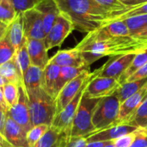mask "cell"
Instances as JSON below:
<instances>
[{
    "mask_svg": "<svg viewBox=\"0 0 147 147\" xmlns=\"http://www.w3.org/2000/svg\"><path fill=\"white\" fill-rule=\"evenodd\" d=\"M99 100L89 97L84 90L72 122L70 136L88 137L96 132L92 123V116Z\"/></svg>",
    "mask_w": 147,
    "mask_h": 147,
    "instance_id": "4",
    "label": "cell"
},
{
    "mask_svg": "<svg viewBox=\"0 0 147 147\" xmlns=\"http://www.w3.org/2000/svg\"><path fill=\"white\" fill-rule=\"evenodd\" d=\"M8 24L3 22L2 21H0V40L5 36L6 33H7V29H8Z\"/></svg>",
    "mask_w": 147,
    "mask_h": 147,
    "instance_id": "44",
    "label": "cell"
},
{
    "mask_svg": "<svg viewBox=\"0 0 147 147\" xmlns=\"http://www.w3.org/2000/svg\"><path fill=\"white\" fill-rule=\"evenodd\" d=\"M92 34L99 38L111 37H127L131 36L128 28L123 20H115L107 25L92 32Z\"/></svg>",
    "mask_w": 147,
    "mask_h": 147,
    "instance_id": "19",
    "label": "cell"
},
{
    "mask_svg": "<svg viewBox=\"0 0 147 147\" xmlns=\"http://www.w3.org/2000/svg\"><path fill=\"white\" fill-rule=\"evenodd\" d=\"M27 47L31 65L44 70L50 59L44 40L27 39Z\"/></svg>",
    "mask_w": 147,
    "mask_h": 147,
    "instance_id": "16",
    "label": "cell"
},
{
    "mask_svg": "<svg viewBox=\"0 0 147 147\" xmlns=\"http://www.w3.org/2000/svg\"><path fill=\"white\" fill-rule=\"evenodd\" d=\"M89 81L78 91V93L76 95V96L66 105V107L55 115V117L53 121V123H52V127H54L56 130H58L59 133L64 134L67 136H70L72 122H73L77 109L78 108L80 100L82 98V96L85 90L86 85L89 83Z\"/></svg>",
    "mask_w": 147,
    "mask_h": 147,
    "instance_id": "6",
    "label": "cell"
},
{
    "mask_svg": "<svg viewBox=\"0 0 147 147\" xmlns=\"http://www.w3.org/2000/svg\"><path fill=\"white\" fill-rule=\"evenodd\" d=\"M136 132V131H135ZM135 132H133L131 134L123 135L118 139H116L115 140H114V145L115 147H129L131 146V144L133 143V141L134 140L135 138Z\"/></svg>",
    "mask_w": 147,
    "mask_h": 147,
    "instance_id": "39",
    "label": "cell"
},
{
    "mask_svg": "<svg viewBox=\"0 0 147 147\" xmlns=\"http://www.w3.org/2000/svg\"><path fill=\"white\" fill-rule=\"evenodd\" d=\"M16 50L9 40L7 34L0 40V65L10 60L16 55Z\"/></svg>",
    "mask_w": 147,
    "mask_h": 147,
    "instance_id": "33",
    "label": "cell"
},
{
    "mask_svg": "<svg viewBox=\"0 0 147 147\" xmlns=\"http://www.w3.org/2000/svg\"><path fill=\"white\" fill-rule=\"evenodd\" d=\"M62 14L74 26V29L89 34L115 20L114 15L95 0H55Z\"/></svg>",
    "mask_w": 147,
    "mask_h": 147,
    "instance_id": "2",
    "label": "cell"
},
{
    "mask_svg": "<svg viewBox=\"0 0 147 147\" xmlns=\"http://www.w3.org/2000/svg\"><path fill=\"white\" fill-rule=\"evenodd\" d=\"M18 90L19 95L17 102L15 106L9 108L6 115L10 117L28 133L33 126L30 118L28 97L23 84L18 85Z\"/></svg>",
    "mask_w": 147,
    "mask_h": 147,
    "instance_id": "8",
    "label": "cell"
},
{
    "mask_svg": "<svg viewBox=\"0 0 147 147\" xmlns=\"http://www.w3.org/2000/svg\"><path fill=\"white\" fill-rule=\"evenodd\" d=\"M23 34L26 39L45 40L43 18L41 13L35 8L22 12Z\"/></svg>",
    "mask_w": 147,
    "mask_h": 147,
    "instance_id": "12",
    "label": "cell"
},
{
    "mask_svg": "<svg viewBox=\"0 0 147 147\" xmlns=\"http://www.w3.org/2000/svg\"><path fill=\"white\" fill-rule=\"evenodd\" d=\"M48 63L57 65L60 67H90L86 65L81 53L76 47L57 52L56 54L49 59Z\"/></svg>",
    "mask_w": 147,
    "mask_h": 147,
    "instance_id": "15",
    "label": "cell"
},
{
    "mask_svg": "<svg viewBox=\"0 0 147 147\" xmlns=\"http://www.w3.org/2000/svg\"><path fill=\"white\" fill-rule=\"evenodd\" d=\"M1 2H2V0H0V3H1Z\"/></svg>",
    "mask_w": 147,
    "mask_h": 147,
    "instance_id": "53",
    "label": "cell"
},
{
    "mask_svg": "<svg viewBox=\"0 0 147 147\" xmlns=\"http://www.w3.org/2000/svg\"><path fill=\"white\" fill-rule=\"evenodd\" d=\"M129 147H147V135L139 128L135 132V138Z\"/></svg>",
    "mask_w": 147,
    "mask_h": 147,
    "instance_id": "40",
    "label": "cell"
},
{
    "mask_svg": "<svg viewBox=\"0 0 147 147\" xmlns=\"http://www.w3.org/2000/svg\"><path fill=\"white\" fill-rule=\"evenodd\" d=\"M75 47L81 53L86 65L90 66L103 57L138 53L144 51L147 49V40L134 36L99 38L90 32Z\"/></svg>",
    "mask_w": 147,
    "mask_h": 147,
    "instance_id": "1",
    "label": "cell"
},
{
    "mask_svg": "<svg viewBox=\"0 0 147 147\" xmlns=\"http://www.w3.org/2000/svg\"><path fill=\"white\" fill-rule=\"evenodd\" d=\"M16 64L21 71V73L22 75V78L29 66L31 65L30 63V59L28 52V47H27V39L23 40L20 47L16 50Z\"/></svg>",
    "mask_w": 147,
    "mask_h": 147,
    "instance_id": "30",
    "label": "cell"
},
{
    "mask_svg": "<svg viewBox=\"0 0 147 147\" xmlns=\"http://www.w3.org/2000/svg\"><path fill=\"white\" fill-rule=\"evenodd\" d=\"M17 14L31 9L43 0H11Z\"/></svg>",
    "mask_w": 147,
    "mask_h": 147,
    "instance_id": "37",
    "label": "cell"
},
{
    "mask_svg": "<svg viewBox=\"0 0 147 147\" xmlns=\"http://www.w3.org/2000/svg\"><path fill=\"white\" fill-rule=\"evenodd\" d=\"M146 84L147 78L139 80L130 81V82H125L123 84H121V85L115 90L114 95L119 99L120 102L121 103L129 96H131L138 90H140Z\"/></svg>",
    "mask_w": 147,
    "mask_h": 147,
    "instance_id": "24",
    "label": "cell"
},
{
    "mask_svg": "<svg viewBox=\"0 0 147 147\" xmlns=\"http://www.w3.org/2000/svg\"><path fill=\"white\" fill-rule=\"evenodd\" d=\"M0 135H1V136H3V135H2V134H0Z\"/></svg>",
    "mask_w": 147,
    "mask_h": 147,
    "instance_id": "52",
    "label": "cell"
},
{
    "mask_svg": "<svg viewBox=\"0 0 147 147\" xmlns=\"http://www.w3.org/2000/svg\"><path fill=\"white\" fill-rule=\"evenodd\" d=\"M3 135L6 140L15 147H29L27 142V132L8 115Z\"/></svg>",
    "mask_w": 147,
    "mask_h": 147,
    "instance_id": "17",
    "label": "cell"
},
{
    "mask_svg": "<svg viewBox=\"0 0 147 147\" xmlns=\"http://www.w3.org/2000/svg\"><path fill=\"white\" fill-rule=\"evenodd\" d=\"M90 71V67L84 66V67H70V66H65L60 68V72L57 80V84L55 86V99L61 90V89L71 79L75 78L81 73Z\"/></svg>",
    "mask_w": 147,
    "mask_h": 147,
    "instance_id": "23",
    "label": "cell"
},
{
    "mask_svg": "<svg viewBox=\"0 0 147 147\" xmlns=\"http://www.w3.org/2000/svg\"><path fill=\"white\" fill-rule=\"evenodd\" d=\"M17 13L11 0H2L0 3V21L9 25Z\"/></svg>",
    "mask_w": 147,
    "mask_h": 147,
    "instance_id": "32",
    "label": "cell"
},
{
    "mask_svg": "<svg viewBox=\"0 0 147 147\" xmlns=\"http://www.w3.org/2000/svg\"><path fill=\"white\" fill-rule=\"evenodd\" d=\"M62 134L51 126L45 135L33 147H59Z\"/></svg>",
    "mask_w": 147,
    "mask_h": 147,
    "instance_id": "28",
    "label": "cell"
},
{
    "mask_svg": "<svg viewBox=\"0 0 147 147\" xmlns=\"http://www.w3.org/2000/svg\"><path fill=\"white\" fill-rule=\"evenodd\" d=\"M139 128L127 125V124H115L109 127H107L103 130L95 132L90 136L86 137L88 143L90 142H97V141H106L110 142L114 141L116 139L135 132Z\"/></svg>",
    "mask_w": 147,
    "mask_h": 147,
    "instance_id": "13",
    "label": "cell"
},
{
    "mask_svg": "<svg viewBox=\"0 0 147 147\" xmlns=\"http://www.w3.org/2000/svg\"><path fill=\"white\" fill-rule=\"evenodd\" d=\"M147 63V49L141 51L138 53H136L133 62L129 65V67L126 70V71L121 75V77L119 78L120 84H123L127 81V79L131 77L134 73H135L139 69H140L143 65H145Z\"/></svg>",
    "mask_w": 147,
    "mask_h": 147,
    "instance_id": "27",
    "label": "cell"
},
{
    "mask_svg": "<svg viewBox=\"0 0 147 147\" xmlns=\"http://www.w3.org/2000/svg\"><path fill=\"white\" fill-rule=\"evenodd\" d=\"M146 14H147V3L131 8L125 13L119 16L116 18V20H124L127 17H131L134 16H140V15H146Z\"/></svg>",
    "mask_w": 147,
    "mask_h": 147,
    "instance_id": "38",
    "label": "cell"
},
{
    "mask_svg": "<svg viewBox=\"0 0 147 147\" xmlns=\"http://www.w3.org/2000/svg\"><path fill=\"white\" fill-rule=\"evenodd\" d=\"M140 129H141V130H142V131H143V132H144V133H145V134L147 135V127H144V128H140Z\"/></svg>",
    "mask_w": 147,
    "mask_h": 147,
    "instance_id": "51",
    "label": "cell"
},
{
    "mask_svg": "<svg viewBox=\"0 0 147 147\" xmlns=\"http://www.w3.org/2000/svg\"><path fill=\"white\" fill-rule=\"evenodd\" d=\"M73 30L74 26L71 22L60 12L44 40L47 49L49 50L55 47H60L66 37Z\"/></svg>",
    "mask_w": 147,
    "mask_h": 147,
    "instance_id": "10",
    "label": "cell"
},
{
    "mask_svg": "<svg viewBox=\"0 0 147 147\" xmlns=\"http://www.w3.org/2000/svg\"><path fill=\"white\" fill-rule=\"evenodd\" d=\"M34 8L42 15L44 31L47 35L55 22L58 16L60 14V10L55 0H43Z\"/></svg>",
    "mask_w": 147,
    "mask_h": 147,
    "instance_id": "18",
    "label": "cell"
},
{
    "mask_svg": "<svg viewBox=\"0 0 147 147\" xmlns=\"http://www.w3.org/2000/svg\"><path fill=\"white\" fill-rule=\"evenodd\" d=\"M0 109L3 110L4 113L7 114V112L9 111V106L7 105L5 100H4V97H3V90H2V87L0 88Z\"/></svg>",
    "mask_w": 147,
    "mask_h": 147,
    "instance_id": "42",
    "label": "cell"
},
{
    "mask_svg": "<svg viewBox=\"0 0 147 147\" xmlns=\"http://www.w3.org/2000/svg\"><path fill=\"white\" fill-rule=\"evenodd\" d=\"M147 78V63L143 65L140 69H139L135 73H134L131 77H129L126 82H130V81H134V80H139L142 78Z\"/></svg>",
    "mask_w": 147,
    "mask_h": 147,
    "instance_id": "41",
    "label": "cell"
},
{
    "mask_svg": "<svg viewBox=\"0 0 147 147\" xmlns=\"http://www.w3.org/2000/svg\"><path fill=\"white\" fill-rule=\"evenodd\" d=\"M121 102L115 96L101 98L93 112L92 123L96 132L118 124Z\"/></svg>",
    "mask_w": 147,
    "mask_h": 147,
    "instance_id": "5",
    "label": "cell"
},
{
    "mask_svg": "<svg viewBox=\"0 0 147 147\" xmlns=\"http://www.w3.org/2000/svg\"><path fill=\"white\" fill-rule=\"evenodd\" d=\"M28 97V106L32 126L48 125L52 126L56 115V103L43 88L26 90Z\"/></svg>",
    "mask_w": 147,
    "mask_h": 147,
    "instance_id": "3",
    "label": "cell"
},
{
    "mask_svg": "<svg viewBox=\"0 0 147 147\" xmlns=\"http://www.w3.org/2000/svg\"><path fill=\"white\" fill-rule=\"evenodd\" d=\"M134 37L147 40V27H146V28H145L143 30H141L140 32H139L136 35H134Z\"/></svg>",
    "mask_w": 147,
    "mask_h": 147,
    "instance_id": "47",
    "label": "cell"
},
{
    "mask_svg": "<svg viewBox=\"0 0 147 147\" xmlns=\"http://www.w3.org/2000/svg\"><path fill=\"white\" fill-rule=\"evenodd\" d=\"M60 66L48 63L43 70L42 77V88L55 99V86L60 72Z\"/></svg>",
    "mask_w": 147,
    "mask_h": 147,
    "instance_id": "20",
    "label": "cell"
},
{
    "mask_svg": "<svg viewBox=\"0 0 147 147\" xmlns=\"http://www.w3.org/2000/svg\"><path fill=\"white\" fill-rule=\"evenodd\" d=\"M111 142V141H110ZM109 142L106 141H97V142H90L87 144L86 147H104L106 145H108Z\"/></svg>",
    "mask_w": 147,
    "mask_h": 147,
    "instance_id": "45",
    "label": "cell"
},
{
    "mask_svg": "<svg viewBox=\"0 0 147 147\" xmlns=\"http://www.w3.org/2000/svg\"><path fill=\"white\" fill-rule=\"evenodd\" d=\"M2 90H3L4 100L7 105L9 106V108L15 106L17 102L18 95H19L18 84L13 83H7L2 87Z\"/></svg>",
    "mask_w": 147,
    "mask_h": 147,
    "instance_id": "34",
    "label": "cell"
},
{
    "mask_svg": "<svg viewBox=\"0 0 147 147\" xmlns=\"http://www.w3.org/2000/svg\"><path fill=\"white\" fill-rule=\"evenodd\" d=\"M93 73L90 71H86L75 78L69 81L58 94L55 103H56V115L59 114L66 105L76 96L78 91L84 87V85L92 78Z\"/></svg>",
    "mask_w": 147,
    "mask_h": 147,
    "instance_id": "7",
    "label": "cell"
},
{
    "mask_svg": "<svg viewBox=\"0 0 147 147\" xmlns=\"http://www.w3.org/2000/svg\"><path fill=\"white\" fill-rule=\"evenodd\" d=\"M43 70L38 66L31 65L23 76L22 84L26 90H32L42 88Z\"/></svg>",
    "mask_w": 147,
    "mask_h": 147,
    "instance_id": "25",
    "label": "cell"
},
{
    "mask_svg": "<svg viewBox=\"0 0 147 147\" xmlns=\"http://www.w3.org/2000/svg\"><path fill=\"white\" fill-rule=\"evenodd\" d=\"M7 35L9 41L13 45L16 50H17L23 40L26 39L23 34V22H22V13L16 15L13 22L8 26Z\"/></svg>",
    "mask_w": 147,
    "mask_h": 147,
    "instance_id": "21",
    "label": "cell"
},
{
    "mask_svg": "<svg viewBox=\"0 0 147 147\" xmlns=\"http://www.w3.org/2000/svg\"><path fill=\"white\" fill-rule=\"evenodd\" d=\"M88 144L86 137H71L62 134L59 147H86Z\"/></svg>",
    "mask_w": 147,
    "mask_h": 147,
    "instance_id": "36",
    "label": "cell"
},
{
    "mask_svg": "<svg viewBox=\"0 0 147 147\" xmlns=\"http://www.w3.org/2000/svg\"><path fill=\"white\" fill-rule=\"evenodd\" d=\"M6 113H4L3 110L0 109V134L4 137V127H5V121H6Z\"/></svg>",
    "mask_w": 147,
    "mask_h": 147,
    "instance_id": "43",
    "label": "cell"
},
{
    "mask_svg": "<svg viewBox=\"0 0 147 147\" xmlns=\"http://www.w3.org/2000/svg\"><path fill=\"white\" fill-rule=\"evenodd\" d=\"M135 55L136 53H128L110 57V59L102 67L93 71L94 76L112 78L119 80L133 62Z\"/></svg>",
    "mask_w": 147,
    "mask_h": 147,
    "instance_id": "9",
    "label": "cell"
},
{
    "mask_svg": "<svg viewBox=\"0 0 147 147\" xmlns=\"http://www.w3.org/2000/svg\"><path fill=\"white\" fill-rule=\"evenodd\" d=\"M124 124H127L137 128H144L147 127V97Z\"/></svg>",
    "mask_w": 147,
    "mask_h": 147,
    "instance_id": "26",
    "label": "cell"
},
{
    "mask_svg": "<svg viewBox=\"0 0 147 147\" xmlns=\"http://www.w3.org/2000/svg\"><path fill=\"white\" fill-rule=\"evenodd\" d=\"M95 1L103 9L112 13L114 15L115 20H116V18L119 16H121V14L125 13L126 11L131 9L130 7L125 5L119 0H95Z\"/></svg>",
    "mask_w": 147,
    "mask_h": 147,
    "instance_id": "29",
    "label": "cell"
},
{
    "mask_svg": "<svg viewBox=\"0 0 147 147\" xmlns=\"http://www.w3.org/2000/svg\"><path fill=\"white\" fill-rule=\"evenodd\" d=\"M104 147H115V145H114V142L113 141H111V142H109L108 145H106Z\"/></svg>",
    "mask_w": 147,
    "mask_h": 147,
    "instance_id": "49",
    "label": "cell"
},
{
    "mask_svg": "<svg viewBox=\"0 0 147 147\" xmlns=\"http://www.w3.org/2000/svg\"><path fill=\"white\" fill-rule=\"evenodd\" d=\"M0 147H15L14 146H12L10 143H9L6 139L3 136L0 135Z\"/></svg>",
    "mask_w": 147,
    "mask_h": 147,
    "instance_id": "48",
    "label": "cell"
},
{
    "mask_svg": "<svg viewBox=\"0 0 147 147\" xmlns=\"http://www.w3.org/2000/svg\"><path fill=\"white\" fill-rule=\"evenodd\" d=\"M51 126L41 124L32 127V128L27 133V142L29 147H33L48 131Z\"/></svg>",
    "mask_w": 147,
    "mask_h": 147,
    "instance_id": "35",
    "label": "cell"
},
{
    "mask_svg": "<svg viewBox=\"0 0 147 147\" xmlns=\"http://www.w3.org/2000/svg\"><path fill=\"white\" fill-rule=\"evenodd\" d=\"M145 3H147V0H131L129 3H127V6L130 7V8H133L134 6H137V5H140V4H143Z\"/></svg>",
    "mask_w": 147,
    "mask_h": 147,
    "instance_id": "46",
    "label": "cell"
},
{
    "mask_svg": "<svg viewBox=\"0 0 147 147\" xmlns=\"http://www.w3.org/2000/svg\"><path fill=\"white\" fill-rule=\"evenodd\" d=\"M119 1H120V2H121L122 3H124L125 5H127V3H129L131 0H119Z\"/></svg>",
    "mask_w": 147,
    "mask_h": 147,
    "instance_id": "50",
    "label": "cell"
},
{
    "mask_svg": "<svg viewBox=\"0 0 147 147\" xmlns=\"http://www.w3.org/2000/svg\"><path fill=\"white\" fill-rule=\"evenodd\" d=\"M123 21L127 24L131 36H134L147 27V14L127 17Z\"/></svg>",
    "mask_w": 147,
    "mask_h": 147,
    "instance_id": "31",
    "label": "cell"
},
{
    "mask_svg": "<svg viewBox=\"0 0 147 147\" xmlns=\"http://www.w3.org/2000/svg\"><path fill=\"white\" fill-rule=\"evenodd\" d=\"M0 75L8 82L16 84H22V75L16 64V55L8 62L0 65Z\"/></svg>",
    "mask_w": 147,
    "mask_h": 147,
    "instance_id": "22",
    "label": "cell"
},
{
    "mask_svg": "<svg viewBox=\"0 0 147 147\" xmlns=\"http://www.w3.org/2000/svg\"><path fill=\"white\" fill-rule=\"evenodd\" d=\"M147 97V84L121 103L118 124H124Z\"/></svg>",
    "mask_w": 147,
    "mask_h": 147,
    "instance_id": "14",
    "label": "cell"
},
{
    "mask_svg": "<svg viewBox=\"0 0 147 147\" xmlns=\"http://www.w3.org/2000/svg\"><path fill=\"white\" fill-rule=\"evenodd\" d=\"M93 73V72H92ZM121 85L118 79L104 77H95L94 73L86 85L85 94L95 99H101L114 95Z\"/></svg>",
    "mask_w": 147,
    "mask_h": 147,
    "instance_id": "11",
    "label": "cell"
}]
</instances>
